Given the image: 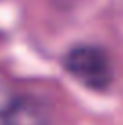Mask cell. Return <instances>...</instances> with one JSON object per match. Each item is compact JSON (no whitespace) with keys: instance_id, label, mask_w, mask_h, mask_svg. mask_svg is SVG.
<instances>
[{"instance_id":"6da1fadb","label":"cell","mask_w":123,"mask_h":125,"mask_svg":"<svg viewBox=\"0 0 123 125\" xmlns=\"http://www.w3.org/2000/svg\"><path fill=\"white\" fill-rule=\"evenodd\" d=\"M65 71L82 85L103 91L112 82L111 60L103 49L96 45H76L63 56Z\"/></svg>"},{"instance_id":"7a4b0ae2","label":"cell","mask_w":123,"mask_h":125,"mask_svg":"<svg viewBox=\"0 0 123 125\" xmlns=\"http://www.w3.org/2000/svg\"><path fill=\"white\" fill-rule=\"evenodd\" d=\"M2 122L6 125H45V113L35 100L16 98L15 105Z\"/></svg>"},{"instance_id":"3957f363","label":"cell","mask_w":123,"mask_h":125,"mask_svg":"<svg viewBox=\"0 0 123 125\" xmlns=\"http://www.w3.org/2000/svg\"><path fill=\"white\" fill-rule=\"evenodd\" d=\"M16 98L13 96L11 89L7 87L6 82L0 80V120H4L7 116V113L11 111V107L15 105Z\"/></svg>"}]
</instances>
